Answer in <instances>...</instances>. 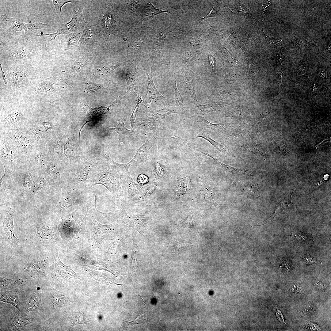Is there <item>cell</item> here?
I'll return each instance as SVG.
<instances>
[{"instance_id":"cell-44","label":"cell","mask_w":331,"mask_h":331,"mask_svg":"<svg viewBox=\"0 0 331 331\" xmlns=\"http://www.w3.org/2000/svg\"><path fill=\"white\" fill-rule=\"evenodd\" d=\"M276 312V316L280 322H284L283 317V314L281 312L277 309Z\"/></svg>"},{"instance_id":"cell-25","label":"cell","mask_w":331,"mask_h":331,"mask_svg":"<svg viewBox=\"0 0 331 331\" xmlns=\"http://www.w3.org/2000/svg\"><path fill=\"white\" fill-rule=\"evenodd\" d=\"M163 12L170 13L168 11L157 9L151 3H149L145 6L142 10V18L144 21L148 20L153 18L155 15Z\"/></svg>"},{"instance_id":"cell-2","label":"cell","mask_w":331,"mask_h":331,"mask_svg":"<svg viewBox=\"0 0 331 331\" xmlns=\"http://www.w3.org/2000/svg\"><path fill=\"white\" fill-rule=\"evenodd\" d=\"M5 25V29L10 34L19 35L27 40L30 37L32 31L48 28L51 25L37 22L33 24L23 23L15 18H9L6 14L0 16L1 26Z\"/></svg>"},{"instance_id":"cell-27","label":"cell","mask_w":331,"mask_h":331,"mask_svg":"<svg viewBox=\"0 0 331 331\" xmlns=\"http://www.w3.org/2000/svg\"><path fill=\"white\" fill-rule=\"evenodd\" d=\"M21 284V283L17 280L5 278H0V288L1 291H7L16 289Z\"/></svg>"},{"instance_id":"cell-31","label":"cell","mask_w":331,"mask_h":331,"mask_svg":"<svg viewBox=\"0 0 331 331\" xmlns=\"http://www.w3.org/2000/svg\"><path fill=\"white\" fill-rule=\"evenodd\" d=\"M52 2L54 5V19L55 21H58L63 6L67 3L73 2L68 0H53Z\"/></svg>"},{"instance_id":"cell-5","label":"cell","mask_w":331,"mask_h":331,"mask_svg":"<svg viewBox=\"0 0 331 331\" xmlns=\"http://www.w3.org/2000/svg\"><path fill=\"white\" fill-rule=\"evenodd\" d=\"M89 187L102 185L112 194H117L121 191L120 179L116 173L109 169L99 170L95 177L92 179Z\"/></svg>"},{"instance_id":"cell-11","label":"cell","mask_w":331,"mask_h":331,"mask_svg":"<svg viewBox=\"0 0 331 331\" xmlns=\"http://www.w3.org/2000/svg\"><path fill=\"white\" fill-rule=\"evenodd\" d=\"M97 163L94 161L87 160L80 162L74 178L75 184L79 186L84 184L87 181L88 176L92 169Z\"/></svg>"},{"instance_id":"cell-40","label":"cell","mask_w":331,"mask_h":331,"mask_svg":"<svg viewBox=\"0 0 331 331\" xmlns=\"http://www.w3.org/2000/svg\"><path fill=\"white\" fill-rule=\"evenodd\" d=\"M305 262L307 264H311L314 263H320L315 260L313 258L309 255H307L304 259Z\"/></svg>"},{"instance_id":"cell-34","label":"cell","mask_w":331,"mask_h":331,"mask_svg":"<svg viewBox=\"0 0 331 331\" xmlns=\"http://www.w3.org/2000/svg\"><path fill=\"white\" fill-rule=\"evenodd\" d=\"M127 88L128 92H132L135 89V78L131 74H127L125 76Z\"/></svg>"},{"instance_id":"cell-10","label":"cell","mask_w":331,"mask_h":331,"mask_svg":"<svg viewBox=\"0 0 331 331\" xmlns=\"http://www.w3.org/2000/svg\"><path fill=\"white\" fill-rule=\"evenodd\" d=\"M115 105V104L113 103L109 106L94 108H92L87 105L88 111L82 124L81 129L88 122L100 121L104 116L112 110Z\"/></svg>"},{"instance_id":"cell-35","label":"cell","mask_w":331,"mask_h":331,"mask_svg":"<svg viewBox=\"0 0 331 331\" xmlns=\"http://www.w3.org/2000/svg\"><path fill=\"white\" fill-rule=\"evenodd\" d=\"M142 99L141 97H138V100H137V105L134 109L133 112L130 118V121L131 123V130H132V128L133 126L135 123V120L137 115V113L138 112V109L139 108L140 105L142 101Z\"/></svg>"},{"instance_id":"cell-38","label":"cell","mask_w":331,"mask_h":331,"mask_svg":"<svg viewBox=\"0 0 331 331\" xmlns=\"http://www.w3.org/2000/svg\"><path fill=\"white\" fill-rule=\"evenodd\" d=\"M295 40V43L299 47H305L308 48L309 46V43L305 40L303 39L298 40L297 39Z\"/></svg>"},{"instance_id":"cell-32","label":"cell","mask_w":331,"mask_h":331,"mask_svg":"<svg viewBox=\"0 0 331 331\" xmlns=\"http://www.w3.org/2000/svg\"><path fill=\"white\" fill-rule=\"evenodd\" d=\"M171 31L164 32L161 30L156 36L154 42V46L155 48L159 49L164 45V42L167 34Z\"/></svg>"},{"instance_id":"cell-28","label":"cell","mask_w":331,"mask_h":331,"mask_svg":"<svg viewBox=\"0 0 331 331\" xmlns=\"http://www.w3.org/2000/svg\"><path fill=\"white\" fill-rule=\"evenodd\" d=\"M48 183L41 174H39L34 181L30 191L34 193L40 191L48 186Z\"/></svg>"},{"instance_id":"cell-16","label":"cell","mask_w":331,"mask_h":331,"mask_svg":"<svg viewBox=\"0 0 331 331\" xmlns=\"http://www.w3.org/2000/svg\"><path fill=\"white\" fill-rule=\"evenodd\" d=\"M228 105L224 102H217L199 105L191 108V111L193 113L198 115L205 114L215 112H220L222 108Z\"/></svg>"},{"instance_id":"cell-17","label":"cell","mask_w":331,"mask_h":331,"mask_svg":"<svg viewBox=\"0 0 331 331\" xmlns=\"http://www.w3.org/2000/svg\"><path fill=\"white\" fill-rule=\"evenodd\" d=\"M193 73L191 70H187L179 76V80L189 92L191 97L198 102L195 91L192 83Z\"/></svg>"},{"instance_id":"cell-33","label":"cell","mask_w":331,"mask_h":331,"mask_svg":"<svg viewBox=\"0 0 331 331\" xmlns=\"http://www.w3.org/2000/svg\"><path fill=\"white\" fill-rule=\"evenodd\" d=\"M107 127L110 130L114 131L120 135L129 134L133 132L132 130H129L126 127L124 122L119 123L114 128Z\"/></svg>"},{"instance_id":"cell-30","label":"cell","mask_w":331,"mask_h":331,"mask_svg":"<svg viewBox=\"0 0 331 331\" xmlns=\"http://www.w3.org/2000/svg\"><path fill=\"white\" fill-rule=\"evenodd\" d=\"M216 163L219 166L225 169L234 175H238L243 174L245 171V170L243 168H238L231 166L230 165L224 164L220 162L217 159L214 157L212 158Z\"/></svg>"},{"instance_id":"cell-14","label":"cell","mask_w":331,"mask_h":331,"mask_svg":"<svg viewBox=\"0 0 331 331\" xmlns=\"http://www.w3.org/2000/svg\"><path fill=\"white\" fill-rule=\"evenodd\" d=\"M53 255L55 260L54 273L55 276L63 278H70L75 276V273L70 267L64 264L61 262L57 253H54Z\"/></svg>"},{"instance_id":"cell-37","label":"cell","mask_w":331,"mask_h":331,"mask_svg":"<svg viewBox=\"0 0 331 331\" xmlns=\"http://www.w3.org/2000/svg\"><path fill=\"white\" fill-rule=\"evenodd\" d=\"M73 323L75 325L82 324L85 322L84 315L81 313H77L75 316Z\"/></svg>"},{"instance_id":"cell-22","label":"cell","mask_w":331,"mask_h":331,"mask_svg":"<svg viewBox=\"0 0 331 331\" xmlns=\"http://www.w3.org/2000/svg\"><path fill=\"white\" fill-rule=\"evenodd\" d=\"M0 301L12 305L21 312L19 306L18 293L15 289L1 291Z\"/></svg>"},{"instance_id":"cell-1","label":"cell","mask_w":331,"mask_h":331,"mask_svg":"<svg viewBox=\"0 0 331 331\" xmlns=\"http://www.w3.org/2000/svg\"><path fill=\"white\" fill-rule=\"evenodd\" d=\"M23 159L12 139L1 132L0 161L5 169L13 173L21 168Z\"/></svg>"},{"instance_id":"cell-6","label":"cell","mask_w":331,"mask_h":331,"mask_svg":"<svg viewBox=\"0 0 331 331\" xmlns=\"http://www.w3.org/2000/svg\"><path fill=\"white\" fill-rule=\"evenodd\" d=\"M12 140L19 153L24 158L27 157L36 147L27 134L19 129L1 130Z\"/></svg>"},{"instance_id":"cell-24","label":"cell","mask_w":331,"mask_h":331,"mask_svg":"<svg viewBox=\"0 0 331 331\" xmlns=\"http://www.w3.org/2000/svg\"><path fill=\"white\" fill-rule=\"evenodd\" d=\"M201 137L209 141L217 150L223 153L227 152L226 148L223 144L217 142L211 137L210 135L203 129H200L196 135V137Z\"/></svg>"},{"instance_id":"cell-39","label":"cell","mask_w":331,"mask_h":331,"mask_svg":"<svg viewBox=\"0 0 331 331\" xmlns=\"http://www.w3.org/2000/svg\"><path fill=\"white\" fill-rule=\"evenodd\" d=\"M137 181L139 184H143L147 183L149 181V179L145 175L141 174L138 176Z\"/></svg>"},{"instance_id":"cell-45","label":"cell","mask_w":331,"mask_h":331,"mask_svg":"<svg viewBox=\"0 0 331 331\" xmlns=\"http://www.w3.org/2000/svg\"><path fill=\"white\" fill-rule=\"evenodd\" d=\"M306 67L304 65H301L298 69V73L300 75L303 74L306 71Z\"/></svg>"},{"instance_id":"cell-4","label":"cell","mask_w":331,"mask_h":331,"mask_svg":"<svg viewBox=\"0 0 331 331\" xmlns=\"http://www.w3.org/2000/svg\"><path fill=\"white\" fill-rule=\"evenodd\" d=\"M84 6L81 2L79 9L77 11H74L71 20L69 22L62 24L55 33L42 34H38L36 36H51L50 41L54 40L56 36L60 34L69 35L82 31L86 24L83 14Z\"/></svg>"},{"instance_id":"cell-12","label":"cell","mask_w":331,"mask_h":331,"mask_svg":"<svg viewBox=\"0 0 331 331\" xmlns=\"http://www.w3.org/2000/svg\"><path fill=\"white\" fill-rule=\"evenodd\" d=\"M12 48L10 54L13 59L18 60L28 59L35 55L37 52L36 48L28 45H17Z\"/></svg>"},{"instance_id":"cell-26","label":"cell","mask_w":331,"mask_h":331,"mask_svg":"<svg viewBox=\"0 0 331 331\" xmlns=\"http://www.w3.org/2000/svg\"><path fill=\"white\" fill-rule=\"evenodd\" d=\"M174 138L187 147L200 152L211 158L213 157L211 155L210 152L201 145L186 140L177 136H175Z\"/></svg>"},{"instance_id":"cell-36","label":"cell","mask_w":331,"mask_h":331,"mask_svg":"<svg viewBox=\"0 0 331 331\" xmlns=\"http://www.w3.org/2000/svg\"><path fill=\"white\" fill-rule=\"evenodd\" d=\"M173 88L175 93V100L177 102L179 106L182 109L184 107V102L182 97L177 88L176 80L175 81L174 84L173 85Z\"/></svg>"},{"instance_id":"cell-13","label":"cell","mask_w":331,"mask_h":331,"mask_svg":"<svg viewBox=\"0 0 331 331\" xmlns=\"http://www.w3.org/2000/svg\"><path fill=\"white\" fill-rule=\"evenodd\" d=\"M58 161L51 158L43 172L49 184H55L60 180L61 172Z\"/></svg>"},{"instance_id":"cell-20","label":"cell","mask_w":331,"mask_h":331,"mask_svg":"<svg viewBox=\"0 0 331 331\" xmlns=\"http://www.w3.org/2000/svg\"><path fill=\"white\" fill-rule=\"evenodd\" d=\"M46 267V262L43 261H36L28 264L26 266L25 270L30 276L38 277L44 274Z\"/></svg>"},{"instance_id":"cell-18","label":"cell","mask_w":331,"mask_h":331,"mask_svg":"<svg viewBox=\"0 0 331 331\" xmlns=\"http://www.w3.org/2000/svg\"><path fill=\"white\" fill-rule=\"evenodd\" d=\"M34 226L37 229L36 235L32 240L34 241L43 242L48 241L52 236V233L51 227L44 223H36Z\"/></svg>"},{"instance_id":"cell-42","label":"cell","mask_w":331,"mask_h":331,"mask_svg":"<svg viewBox=\"0 0 331 331\" xmlns=\"http://www.w3.org/2000/svg\"><path fill=\"white\" fill-rule=\"evenodd\" d=\"M318 72L321 78H325L327 76V72L324 68H320L318 70Z\"/></svg>"},{"instance_id":"cell-15","label":"cell","mask_w":331,"mask_h":331,"mask_svg":"<svg viewBox=\"0 0 331 331\" xmlns=\"http://www.w3.org/2000/svg\"><path fill=\"white\" fill-rule=\"evenodd\" d=\"M83 197L80 194L75 192H69L61 197L57 205L62 209H67L70 207L82 204Z\"/></svg>"},{"instance_id":"cell-29","label":"cell","mask_w":331,"mask_h":331,"mask_svg":"<svg viewBox=\"0 0 331 331\" xmlns=\"http://www.w3.org/2000/svg\"><path fill=\"white\" fill-rule=\"evenodd\" d=\"M146 74L148 80L146 96L148 95L149 97H153L157 99L165 98L166 97L161 95L157 89L153 81L151 73L150 75H149L147 73Z\"/></svg>"},{"instance_id":"cell-43","label":"cell","mask_w":331,"mask_h":331,"mask_svg":"<svg viewBox=\"0 0 331 331\" xmlns=\"http://www.w3.org/2000/svg\"><path fill=\"white\" fill-rule=\"evenodd\" d=\"M209 59L211 67L213 71L215 72V60L214 57L210 55L209 56Z\"/></svg>"},{"instance_id":"cell-21","label":"cell","mask_w":331,"mask_h":331,"mask_svg":"<svg viewBox=\"0 0 331 331\" xmlns=\"http://www.w3.org/2000/svg\"><path fill=\"white\" fill-rule=\"evenodd\" d=\"M13 220V215L10 213H8L3 219V226L9 240L13 243H16L21 240L16 238L14 235Z\"/></svg>"},{"instance_id":"cell-8","label":"cell","mask_w":331,"mask_h":331,"mask_svg":"<svg viewBox=\"0 0 331 331\" xmlns=\"http://www.w3.org/2000/svg\"><path fill=\"white\" fill-rule=\"evenodd\" d=\"M8 329L10 330H27L34 325L33 317L25 314L19 310H12L10 314Z\"/></svg>"},{"instance_id":"cell-3","label":"cell","mask_w":331,"mask_h":331,"mask_svg":"<svg viewBox=\"0 0 331 331\" xmlns=\"http://www.w3.org/2000/svg\"><path fill=\"white\" fill-rule=\"evenodd\" d=\"M42 288L38 286L32 287L31 289L25 291L26 293L21 296V309L25 314L32 316V315L44 312V310L41 299Z\"/></svg>"},{"instance_id":"cell-41","label":"cell","mask_w":331,"mask_h":331,"mask_svg":"<svg viewBox=\"0 0 331 331\" xmlns=\"http://www.w3.org/2000/svg\"><path fill=\"white\" fill-rule=\"evenodd\" d=\"M290 289L293 292H301L302 291V287L299 284H294L291 285L290 287Z\"/></svg>"},{"instance_id":"cell-9","label":"cell","mask_w":331,"mask_h":331,"mask_svg":"<svg viewBox=\"0 0 331 331\" xmlns=\"http://www.w3.org/2000/svg\"><path fill=\"white\" fill-rule=\"evenodd\" d=\"M21 169L20 168L13 173L17 174L18 186L22 194L30 191L34 181L39 174L30 167L26 170Z\"/></svg>"},{"instance_id":"cell-19","label":"cell","mask_w":331,"mask_h":331,"mask_svg":"<svg viewBox=\"0 0 331 331\" xmlns=\"http://www.w3.org/2000/svg\"><path fill=\"white\" fill-rule=\"evenodd\" d=\"M124 174V177L120 179L121 185L124 189L131 195L139 193L142 190L141 186L134 182L128 173Z\"/></svg>"},{"instance_id":"cell-23","label":"cell","mask_w":331,"mask_h":331,"mask_svg":"<svg viewBox=\"0 0 331 331\" xmlns=\"http://www.w3.org/2000/svg\"><path fill=\"white\" fill-rule=\"evenodd\" d=\"M197 121L204 127L212 129L216 132L226 131L231 125V124L228 123H212L207 121L202 116L198 117L197 119Z\"/></svg>"},{"instance_id":"cell-46","label":"cell","mask_w":331,"mask_h":331,"mask_svg":"<svg viewBox=\"0 0 331 331\" xmlns=\"http://www.w3.org/2000/svg\"><path fill=\"white\" fill-rule=\"evenodd\" d=\"M314 310L311 307L307 306L304 308L303 310L304 312L307 314H310L312 313Z\"/></svg>"},{"instance_id":"cell-7","label":"cell","mask_w":331,"mask_h":331,"mask_svg":"<svg viewBox=\"0 0 331 331\" xmlns=\"http://www.w3.org/2000/svg\"><path fill=\"white\" fill-rule=\"evenodd\" d=\"M51 158L45 147H36L30 153L26 160L31 168L39 174H42Z\"/></svg>"}]
</instances>
